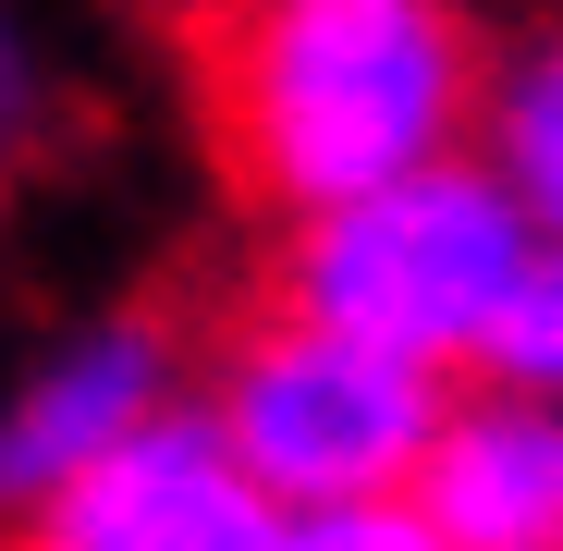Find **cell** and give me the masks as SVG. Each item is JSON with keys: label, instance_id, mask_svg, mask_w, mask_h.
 <instances>
[{"label": "cell", "instance_id": "6da1fadb", "mask_svg": "<svg viewBox=\"0 0 563 551\" xmlns=\"http://www.w3.org/2000/svg\"><path fill=\"white\" fill-rule=\"evenodd\" d=\"M478 37L453 0H209L197 111L233 197L269 221H319L343 197L465 159Z\"/></svg>", "mask_w": 563, "mask_h": 551}, {"label": "cell", "instance_id": "7a4b0ae2", "mask_svg": "<svg viewBox=\"0 0 563 551\" xmlns=\"http://www.w3.org/2000/svg\"><path fill=\"white\" fill-rule=\"evenodd\" d=\"M539 257L527 209L478 159H429L380 197H343L319 221H282L269 257V307L282 319H319L367 355H405L429 381H465L515 295V269Z\"/></svg>", "mask_w": 563, "mask_h": 551}, {"label": "cell", "instance_id": "3957f363", "mask_svg": "<svg viewBox=\"0 0 563 551\" xmlns=\"http://www.w3.org/2000/svg\"><path fill=\"white\" fill-rule=\"evenodd\" d=\"M441 405H453V381H429L405 355H367V343H343L319 319H282V307L233 319L209 393H197V417L221 429V453L245 466V491L269 515L417 491Z\"/></svg>", "mask_w": 563, "mask_h": 551}, {"label": "cell", "instance_id": "277c9868", "mask_svg": "<svg viewBox=\"0 0 563 551\" xmlns=\"http://www.w3.org/2000/svg\"><path fill=\"white\" fill-rule=\"evenodd\" d=\"M269 527L282 515L245 491V466L197 417V393H184L135 441H111L62 503H37L0 551H269Z\"/></svg>", "mask_w": 563, "mask_h": 551}, {"label": "cell", "instance_id": "5b68a950", "mask_svg": "<svg viewBox=\"0 0 563 551\" xmlns=\"http://www.w3.org/2000/svg\"><path fill=\"white\" fill-rule=\"evenodd\" d=\"M159 405H184L159 319H99V331L49 343L25 381L0 393V539H13L37 503H62L111 441H135Z\"/></svg>", "mask_w": 563, "mask_h": 551}, {"label": "cell", "instance_id": "8992f818", "mask_svg": "<svg viewBox=\"0 0 563 551\" xmlns=\"http://www.w3.org/2000/svg\"><path fill=\"white\" fill-rule=\"evenodd\" d=\"M441 551H563V405L453 393L429 429V466L405 491Z\"/></svg>", "mask_w": 563, "mask_h": 551}, {"label": "cell", "instance_id": "52a82bcc", "mask_svg": "<svg viewBox=\"0 0 563 551\" xmlns=\"http://www.w3.org/2000/svg\"><path fill=\"white\" fill-rule=\"evenodd\" d=\"M478 172L527 209L539 245H563V37L478 86Z\"/></svg>", "mask_w": 563, "mask_h": 551}, {"label": "cell", "instance_id": "ba28073f", "mask_svg": "<svg viewBox=\"0 0 563 551\" xmlns=\"http://www.w3.org/2000/svg\"><path fill=\"white\" fill-rule=\"evenodd\" d=\"M478 381L490 393H527V405H563V245H539L515 269V295L478 343Z\"/></svg>", "mask_w": 563, "mask_h": 551}, {"label": "cell", "instance_id": "9c48e42d", "mask_svg": "<svg viewBox=\"0 0 563 551\" xmlns=\"http://www.w3.org/2000/svg\"><path fill=\"white\" fill-rule=\"evenodd\" d=\"M269 551H441V539H429V515H417L405 491H380V503H319V515H282V527H269Z\"/></svg>", "mask_w": 563, "mask_h": 551}, {"label": "cell", "instance_id": "30bf717a", "mask_svg": "<svg viewBox=\"0 0 563 551\" xmlns=\"http://www.w3.org/2000/svg\"><path fill=\"white\" fill-rule=\"evenodd\" d=\"M25 111H37V74H25V37L0 25V123H25Z\"/></svg>", "mask_w": 563, "mask_h": 551}, {"label": "cell", "instance_id": "8fae6325", "mask_svg": "<svg viewBox=\"0 0 563 551\" xmlns=\"http://www.w3.org/2000/svg\"><path fill=\"white\" fill-rule=\"evenodd\" d=\"M197 13H209V0H197Z\"/></svg>", "mask_w": 563, "mask_h": 551}]
</instances>
